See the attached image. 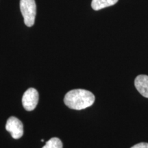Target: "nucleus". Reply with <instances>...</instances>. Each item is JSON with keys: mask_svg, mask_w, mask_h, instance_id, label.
Segmentation results:
<instances>
[{"mask_svg": "<svg viewBox=\"0 0 148 148\" xmlns=\"http://www.w3.org/2000/svg\"><path fill=\"white\" fill-rule=\"evenodd\" d=\"M95 99V95L89 90L73 89L66 94L64 102L69 108L79 110L92 106Z\"/></svg>", "mask_w": 148, "mask_h": 148, "instance_id": "nucleus-1", "label": "nucleus"}, {"mask_svg": "<svg viewBox=\"0 0 148 148\" xmlns=\"http://www.w3.org/2000/svg\"><path fill=\"white\" fill-rule=\"evenodd\" d=\"M20 9L23 16L24 23L27 27H32L34 24L36 14L35 0H20Z\"/></svg>", "mask_w": 148, "mask_h": 148, "instance_id": "nucleus-2", "label": "nucleus"}, {"mask_svg": "<svg viewBox=\"0 0 148 148\" xmlns=\"http://www.w3.org/2000/svg\"><path fill=\"white\" fill-rule=\"evenodd\" d=\"M5 129L14 139L20 138L23 134V125L15 116H10L7 120Z\"/></svg>", "mask_w": 148, "mask_h": 148, "instance_id": "nucleus-3", "label": "nucleus"}, {"mask_svg": "<svg viewBox=\"0 0 148 148\" xmlns=\"http://www.w3.org/2000/svg\"><path fill=\"white\" fill-rule=\"evenodd\" d=\"M38 101V92L34 88H29L24 92L22 97V104L27 111H32L36 108Z\"/></svg>", "mask_w": 148, "mask_h": 148, "instance_id": "nucleus-4", "label": "nucleus"}, {"mask_svg": "<svg viewBox=\"0 0 148 148\" xmlns=\"http://www.w3.org/2000/svg\"><path fill=\"white\" fill-rule=\"evenodd\" d=\"M134 86L143 97L148 98V75H138L135 78Z\"/></svg>", "mask_w": 148, "mask_h": 148, "instance_id": "nucleus-5", "label": "nucleus"}, {"mask_svg": "<svg viewBox=\"0 0 148 148\" xmlns=\"http://www.w3.org/2000/svg\"><path fill=\"white\" fill-rule=\"evenodd\" d=\"M118 0H92L91 6L95 10H99L111 6L117 3Z\"/></svg>", "mask_w": 148, "mask_h": 148, "instance_id": "nucleus-6", "label": "nucleus"}, {"mask_svg": "<svg viewBox=\"0 0 148 148\" xmlns=\"http://www.w3.org/2000/svg\"><path fill=\"white\" fill-rule=\"evenodd\" d=\"M42 148H62V143L58 138L53 137L48 140Z\"/></svg>", "mask_w": 148, "mask_h": 148, "instance_id": "nucleus-7", "label": "nucleus"}, {"mask_svg": "<svg viewBox=\"0 0 148 148\" xmlns=\"http://www.w3.org/2000/svg\"><path fill=\"white\" fill-rule=\"evenodd\" d=\"M131 148H148V143H140L136 144L134 146H132Z\"/></svg>", "mask_w": 148, "mask_h": 148, "instance_id": "nucleus-8", "label": "nucleus"}]
</instances>
